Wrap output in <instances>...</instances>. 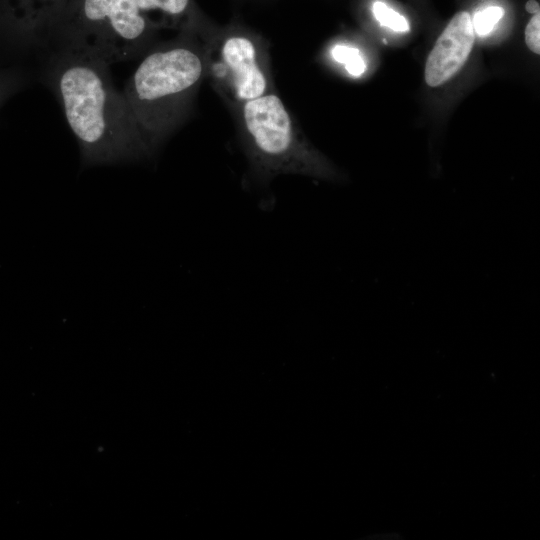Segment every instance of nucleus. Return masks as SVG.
Instances as JSON below:
<instances>
[{"instance_id": "nucleus-1", "label": "nucleus", "mask_w": 540, "mask_h": 540, "mask_svg": "<svg viewBox=\"0 0 540 540\" xmlns=\"http://www.w3.org/2000/svg\"><path fill=\"white\" fill-rule=\"evenodd\" d=\"M109 66L87 53L53 49L44 82L57 96L85 165L138 160L152 154Z\"/></svg>"}, {"instance_id": "nucleus-2", "label": "nucleus", "mask_w": 540, "mask_h": 540, "mask_svg": "<svg viewBox=\"0 0 540 540\" xmlns=\"http://www.w3.org/2000/svg\"><path fill=\"white\" fill-rule=\"evenodd\" d=\"M207 69V53L188 35L145 55L122 92L153 153L186 117Z\"/></svg>"}, {"instance_id": "nucleus-3", "label": "nucleus", "mask_w": 540, "mask_h": 540, "mask_svg": "<svg viewBox=\"0 0 540 540\" xmlns=\"http://www.w3.org/2000/svg\"><path fill=\"white\" fill-rule=\"evenodd\" d=\"M241 119L248 153L260 176L339 178L337 168L299 131L277 95L268 92L242 103Z\"/></svg>"}, {"instance_id": "nucleus-4", "label": "nucleus", "mask_w": 540, "mask_h": 540, "mask_svg": "<svg viewBox=\"0 0 540 540\" xmlns=\"http://www.w3.org/2000/svg\"><path fill=\"white\" fill-rule=\"evenodd\" d=\"M152 28L135 0H81L78 17L52 36L48 48L84 52L111 65L145 52Z\"/></svg>"}, {"instance_id": "nucleus-5", "label": "nucleus", "mask_w": 540, "mask_h": 540, "mask_svg": "<svg viewBox=\"0 0 540 540\" xmlns=\"http://www.w3.org/2000/svg\"><path fill=\"white\" fill-rule=\"evenodd\" d=\"M216 50V61L207 66L232 99L242 104L268 93L269 80L253 38L228 34Z\"/></svg>"}, {"instance_id": "nucleus-6", "label": "nucleus", "mask_w": 540, "mask_h": 540, "mask_svg": "<svg viewBox=\"0 0 540 540\" xmlns=\"http://www.w3.org/2000/svg\"><path fill=\"white\" fill-rule=\"evenodd\" d=\"M475 41L470 13L459 11L438 35L426 58L425 84L439 88L453 80L470 58Z\"/></svg>"}, {"instance_id": "nucleus-7", "label": "nucleus", "mask_w": 540, "mask_h": 540, "mask_svg": "<svg viewBox=\"0 0 540 540\" xmlns=\"http://www.w3.org/2000/svg\"><path fill=\"white\" fill-rule=\"evenodd\" d=\"M143 15L148 12L160 13L174 22L190 9V0H135Z\"/></svg>"}, {"instance_id": "nucleus-8", "label": "nucleus", "mask_w": 540, "mask_h": 540, "mask_svg": "<svg viewBox=\"0 0 540 540\" xmlns=\"http://www.w3.org/2000/svg\"><path fill=\"white\" fill-rule=\"evenodd\" d=\"M331 55L336 62L343 64L347 73L353 77H360L366 72V61L360 50L354 46L336 44L331 50Z\"/></svg>"}, {"instance_id": "nucleus-9", "label": "nucleus", "mask_w": 540, "mask_h": 540, "mask_svg": "<svg viewBox=\"0 0 540 540\" xmlns=\"http://www.w3.org/2000/svg\"><path fill=\"white\" fill-rule=\"evenodd\" d=\"M372 12L375 19L383 27L396 33H406L410 30V25L406 17L382 1L373 3Z\"/></svg>"}, {"instance_id": "nucleus-10", "label": "nucleus", "mask_w": 540, "mask_h": 540, "mask_svg": "<svg viewBox=\"0 0 540 540\" xmlns=\"http://www.w3.org/2000/svg\"><path fill=\"white\" fill-rule=\"evenodd\" d=\"M503 16L504 9L496 5L488 6L476 12L472 18L475 36L485 37L490 34Z\"/></svg>"}, {"instance_id": "nucleus-11", "label": "nucleus", "mask_w": 540, "mask_h": 540, "mask_svg": "<svg viewBox=\"0 0 540 540\" xmlns=\"http://www.w3.org/2000/svg\"><path fill=\"white\" fill-rule=\"evenodd\" d=\"M540 14L536 12L532 15L525 26L524 39L527 48L534 54L540 52Z\"/></svg>"}, {"instance_id": "nucleus-12", "label": "nucleus", "mask_w": 540, "mask_h": 540, "mask_svg": "<svg viewBox=\"0 0 540 540\" xmlns=\"http://www.w3.org/2000/svg\"><path fill=\"white\" fill-rule=\"evenodd\" d=\"M526 10L528 12H531V13H536V12H539V4L537 1L535 0H529L527 3H526Z\"/></svg>"}]
</instances>
